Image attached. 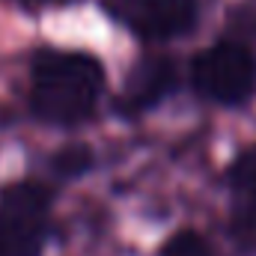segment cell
Wrapping results in <instances>:
<instances>
[{"instance_id": "4", "label": "cell", "mask_w": 256, "mask_h": 256, "mask_svg": "<svg viewBox=\"0 0 256 256\" xmlns=\"http://www.w3.org/2000/svg\"><path fill=\"white\" fill-rule=\"evenodd\" d=\"M108 12L146 42L185 36L196 24V0H104Z\"/></svg>"}, {"instance_id": "3", "label": "cell", "mask_w": 256, "mask_h": 256, "mask_svg": "<svg viewBox=\"0 0 256 256\" xmlns=\"http://www.w3.org/2000/svg\"><path fill=\"white\" fill-rule=\"evenodd\" d=\"M51 196L42 185L21 182L0 196V256H39L48 236Z\"/></svg>"}, {"instance_id": "6", "label": "cell", "mask_w": 256, "mask_h": 256, "mask_svg": "<svg viewBox=\"0 0 256 256\" xmlns=\"http://www.w3.org/2000/svg\"><path fill=\"white\" fill-rule=\"evenodd\" d=\"M161 256H214L212 244L194 232V230H179L164 248H161Z\"/></svg>"}, {"instance_id": "2", "label": "cell", "mask_w": 256, "mask_h": 256, "mask_svg": "<svg viewBox=\"0 0 256 256\" xmlns=\"http://www.w3.org/2000/svg\"><path fill=\"white\" fill-rule=\"evenodd\" d=\"M191 80L214 104H244L256 92V57L238 42H218L194 57Z\"/></svg>"}, {"instance_id": "1", "label": "cell", "mask_w": 256, "mask_h": 256, "mask_svg": "<svg viewBox=\"0 0 256 256\" xmlns=\"http://www.w3.org/2000/svg\"><path fill=\"white\" fill-rule=\"evenodd\" d=\"M102 63L80 51H42L33 60L30 104L42 122L78 126L84 122L102 96Z\"/></svg>"}, {"instance_id": "5", "label": "cell", "mask_w": 256, "mask_h": 256, "mask_svg": "<svg viewBox=\"0 0 256 256\" xmlns=\"http://www.w3.org/2000/svg\"><path fill=\"white\" fill-rule=\"evenodd\" d=\"M176 86V66L167 57H152L137 63V68L128 74V84L120 98V110L126 116H137L158 102H164Z\"/></svg>"}, {"instance_id": "7", "label": "cell", "mask_w": 256, "mask_h": 256, "mask_svg": "<svg viewBox=\"0 0 256 256\" xmlns=\"http://www.w3.org/2000/svg\"><path fill=\"white\" fill-rule=\"evenodd\" d=\"M230 179L232 185L242 194H248L256 202V146L244 149L236 161H232V170H230Z\"/></svg>"}]
</instances>
